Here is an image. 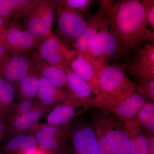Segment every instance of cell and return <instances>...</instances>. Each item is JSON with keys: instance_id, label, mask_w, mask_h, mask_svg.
I'll return each instance as SVG.
<instances>
[{"instance_id": "1", "label": "cell", "mask_w": 154, "mask_h": 154, "mask_svg": "<svg viewBox=\"0 0 154 154\" xmlns=\"http://www.w3.org/2000/svg\"><path fill=\"white\" fill-rule=\"evenodd\" d=\"M110 31L127 53L146 42H154V33L148 29L145 8L138 0H123L113 4L101 1Z\"/></svg>"}, {"instance_id": "2", "label": "cell", "mask_w": 154, "mask_h": 154, "mask_svg": "<svg viewBox=\"0 0 154 154\" xmlns=\"http://www.w3.org/2000/svg\"><path fill=\"white\" fill-rule=\"evenodd\" d=\"M125 65L107 64L101 68L97 78L99 95L87 100L91 106L106 109L136 93V86L127 75Z\"/></svg>"}, {"instance_id": "3", "label": "cell", "mask_w": 154, "mask_h": 154, "mask_svg": "<svg viewBox=\"0 0 154 154\" xmlns=\"http://www.w3.org/2000/svg\"><path fill=\"white\" fill-rule=\"evenodd\" d=\"M59 1H30L26 8L14 16L18 27L29 31L39 43L53 34L51 27Z\"/></svg>"}, {"instance_id": "4", "label": "cell", "mask_w": 154, "mask_h": 154, "mask_svg": "<svg viewBox=\"0 0 154 154\" xmlns=\"http://www.w3.org/2000/svg\"><path fill=\"white\" fill-rule=\"evenodd\" d=\"M126 53L110 31L108 21L94 36L87 55L100 69L116 56Z\"/></svg>"}, {"instance_id": "5", "label": "cell", "mask_w": 154, "mask_h": 154, "mask_svg": "<svg viewBox=\"0 0 154 154\" xmlns=\"http://www.w3.org/2000/svg\"><path fill=\"white\" fill-rule=\"evenodd\" d=\"M36 48L34 57L61 69L69 68L74 51L69 49L55 35L52 34L42 40Z\"/></svg>"}, {"instance_id": "6", "label": "cell", "mask_w": 154, "mask_h": 154, "mask_svg": "<svg viewBox=\"0 0 154 154\" xmlns=\"http://www.w3.org/2000/svg\"><path fill=\"white\" fill-rule=\"evenodd\" d=\"M58 29L67 47L72 46L86 30L88 21L82 14L61 6L58 3Z\"/></svg>"}, {"instance_id": "7", "label": "cell", "mask_w": 154, "mask_h": 154, "mask_svg": "<svg viewBox=\"0 0 154 154\" xmlns=\"http://www.w3.org/2000/svg\"><path fill=\"white\" fill-rule=\"evenodd\" d=\"M0 41L7 52L14 55L29 51L39 44L32 33L18 27L14 22L8 25L5 33L0 36Z\"/></svg>"}, {"instance_id": "8", "label": "cell", "mask_w": 154, "mask_h": 154, "mask_svg": "<svg viewBox=\"0 0 154 154\" xmlns=\"http://www.w3.org/2000/svg\"><path fill=\"white\" fill-rule=\"evenodd\" d=\"M102 130L107 142L116 154H131L129 137L116 122L107 114H101L94 119Z\"/></svg>"}, {"instance_id": "9", "label": "cell", "mask_w": 154, "mask_h": 154, "mask_svg": "<svg viewBox=\"0 0 154 154\" xmlns=\"http://www.w3.org/2000/svg\"><path fill=\"white\" fill-rule=\"evenodd\" d=\"M69 124L55 126L38 124L31 130L34 132L38 148L49 154H59L62 147V140Z\"/></svg>"}, {"instance_id": "10", "label": "cell", "mask_w": 154, "mask_h": 154, "mask_svg": "<svg viewBox=\"0 0 154 154\" xmlns=\"http://www.w3.org/2000/svg\"><path fill=\"white\" fill-rule=\"evenodd\" d=\"M36 99L39 105L51 109L58 104H72L82 101L77 98L69 89L63 90L56 87L41 75Z\"/></svg>"}, {"instance_id": "11", "label": "cell", "mask_w": 154, "mask_h": 154, "mask_svg": "<svg viewBox=\"0 0 154 154\" xmlns=\"http://www.w3.org/2000/svg\"><path fill=\"white\" fill-rule=\"evenodd\" d=\"M31 65L25 55L5 53L0 57V79L14 85L27 74Z\"/></svg>"}, {"instance_id": "12", "label": "cell", "mask_w": 154, "mask_h": 154, "mask_svg": "<svg viewBox=\"0 0 154 154\" xmlns=\"http://www.w3.org/2000/svg\"><path fill=\"white\" fill-rule=\"evenodd\" d=\"M125 66L138 78L154 79V42L145 43L136 49L129 64Z\"/></svg>"}, {"instance_id": "13", "label": "cell", "mask_w": 154, "mask_h": 154, "mask_svg": "<svg viewBox=\"0 0 154 154\" xmlns=\"http://www.w3.org/2000/svg\"><path fill=\"white\" fill-rule=\"evenodd\" d=\"M87 21L88 25L86 30L72 46V50L82 54L87 53L93 38L107 22L105 9L101 2L99 3L98 11L89 16Z\"/></svg>"}, {"instance_id": "14", "label": "cell", "mask_w": 154, "mask_h": 154, "mask_svg": "<svg viewBox=\"0 0 154 154\" xmlns=\"http://www.w3.org/2000/svg\"><path fill=\"white\" fill-rule=\"evenodd\" d=\"M50 110L38 105L25 115L6 119L4 137L9 138L17 134L31 130L44 113Z\"/></svg>"}, {"instance_id": "15", "label": "cell", "mask_w": 154, "mask_h": 154, "mask_svg": "<svg viewBox=\"0 0 154 154\" xmlns=\"http://www.w3.org/2000/svg\"><path fill=\"white\" fill-rule=\"evenodd\" d=\"M69 68L90 84L96 96L99 95L97 78L100 69L87 55L74 51L70 62Z\"/></svg>"}, {"instance_id": "16", "label": "cell", "mask_w": 154, "mask_h": 154, "mask_svg": "<svg viewBox=\"0 0 154 154\" xmlns=\"http://www.w3.org/2000/svg\"><path fill=\"white\" fill-rule=\"evenodd\" d=\"M75 154H98V141L95 131L90 127H80L72 138Z\"/></svg>"}, {"instance_id": "17", "label": "cell", "mask_w": 154, "mask_h": 154, "mask_svg": "<svg viewBox=\"0 0 154 154\" xmlns=\"http://www.w3.org/2000/svg\"><path fill=\"white\" fill-rule=\"evenodd\" d=\"M26 132L20 133L9 138L5 143L0 147V153L25 154L36 150L38 146L35 135Z\"/></svg>"}, {"instance_id": "18", "label": "cell", "mask_w": 154, "mask_h": 154, "mask_svg": "<svg viewBox=\"0 0 154 154\" xmlns=\"http://www.w3.org/2000/svg\"><path fill=\"white\" fill-rule=\"evenodd\" d=\"M146 102L144 96L136 93L128 96L120 103L107 107L105 110L124 122L131 120Z\"/></svg>"}, {"instance_id": "19", "label": "cell", "mask_w": 154, "mask_h": 154, "mask_svg": "<svg viewBox=\"0 0 154 154\" xmlns=\"http://www.w3.org/2000/svg\"><path fill=\"white\" fill-rule=\"evenodd\" d=\"M40 75V74L31 63L27 74L19 82L13 85L15 88L16 98L19 101L36 98Z\"/></svg>"}, {"instance_id": "20", "label": "cell", "mask_w": 154, "mask_h": 154, "mask_svg": "<svg viewBox=\"0 0 154 154\" xmlns=\"http://www.w3.org/2000/svg\"><path fill=\"white\" fill-rule=\"evenodd\" d=\"M81 106L89 107L90 105L83 100L78 103L57 105L47 116V124L55 126H62L68 124L72 119L81 113L76 110V108Z\"/></svg>"}, {"instance_id": "21", "label": "cell", "mask_w": 154, "mask_h": 154, "mask_svg": "<svg viewBox=\"0 0 154 154\" xmlns=\"http://www.w3.org/2000/svg\"><path fill=\"white\" fill-rule=\"evenodd\" d=\"M31 62L42 76L53 85L61 88L65 86L69 89L67 77L63 70L57 67L48 64L33 56Z\"/></svg>"}, {"instance_id": "22", "label": "cell", "mask_w": 154, "mask_h": 154, "mask_svg": "<svg viewBox=\"0 0 154 154\" xmlns=\"http://www.w3.org/2000/svg\"><path fill=\"white\" fill-rule=\"evenodd\" d=\"M123 122L125 131L130 140L131 154H148V139L145 133L131 120Z\"/></svg>"}, {"instance_id": "23", "label": "cell", "mask_w": 154, "mask_h": 154, "mask_svg": "<svg viewBox=\"0 0 154 154\" xmlns=\"http://www.w3.org/2000/svg\"><path fill=\"white\" fill-rule=\"evenodd\" d=\"M62 70L67 77L69 89L75 96L80 100L86 102L91 99L90 96L93 91L90 84L70 68L66 67Z\"/></svg>"}, {"instance_id": "24", "label": "cell", "mask_w": 154, "mask_h": 154, "mask_svg": "<svg viewBox=\"0 0 154 154\" xmlns=\"http://www.w3.org/2000/svg\"><path fill=\"white\" fill-rule=\"evenodd\" d=\"M16 99L15 88L11 83L0 79V115L5 119L11 112Z\"/></svg>"}, {"instance_id": "25", "label": "cell", "mask_w": 154, "mask_h": 154, "mask_svg": "<svg viewBox=\"0 0 154 154\" xmlns=\"http://www.w3.org/2000/svg\"><path fill=\"white\" fill-rule=\"evenodd\" d=\"M131 120L146 132L154 134V102H146Z\"/></svg>"}, {"instance_id": "26", "label": "cell", "mask_w": 154, "mask_h": 154, "mask_svg": "<svg viewBox=\"0 0 154 154\" xmlns=\"http://www.w3.org/2000/svg\"><path fill=\"white\" fill-rule=\"evenodd\" d=\"M30 2V0H0V17L5 27L11 17L20 13Z\"/></svg>"}, {"instance_id": "27", "label": "cell", "mask_w": 154, "mask_h": 154, "mask_svg": "<svg viewBox=\"0 0 154 154\" xmlns=\"http://www.w3.org/2000/svg\"><path fill=\"white\" fill-rule=\"evenodd\" d=\"M38 105L33 99H26L15 103L6 120L25 115Z\"/></svg>"}, {"instance_id": "28", "label": "cell", "mask_w": 154, "mask_h": 154, "mask_svg": "<svg viewBox=\"0 0 154 154\" xmlns=\"http://www.w3.org/2000/svg\"><path fill=\"white\" fill-rule=\"evenodd\" d=\"M137 91L138 93L145 96L151 102H154V79L149 78H138L136 84Z\"/></svg>"}, {"instance_id": "29", "label": "cell", "mask_w": 154, "mask_h": 154, "mask_svg": "<svg viewBox=\"0 0 154 154\" xmlns=\"http://www.w3.org/2000/svg\"><path fill=\"white\" fill-rule=\"evenodd\" d=\"M92 3V1L90 0H63L58 2L60 5L64 8L82 14L88 11Z\"/></svg>"}, {"instance_id": "30", "label": "cell", "mask_w": 154, "mask_h": 154, "mask_svg": "<svg viewBox=\"0 0 154 154\" xmlns=\"http://www.w3.org/2000/svg\"><path fill=\"white\" fill-rule=\"evenodd\" d=\"M95 125V133L98 141L99 152L98 154H116L107 142L104 134L98 125Z\"/></svg>"}, {"instance_id": "31", "label": "cell", "mask_w": 154, "mask_h": 154, "mask_svg": "<svg viewBox=\"0 0 154 154\" xmlns=\"http://www.w3.org/2000/svg\"><path fill=\"white\" fill-rule=\"evenodd\" d=\"M145 8L146 17L148 24L150 26L152 30L154 29V1L143 0L142 1Z\"/></svg>"}, {"instance_id": "32", "label": "cell", "mask_w": 154, "mask_h": 154, "mask_svg": "<svg viewBox=\"0 0 154 154\" xmlns=\"http://www.w3.org/2000/svg\"><path fill=\"white\" fill-rule=\"evenodd\" d=\"M148 139V154H154V136L153 134L145 132Z\"/></svg>"}, {"instance_id": "33", "label": "cell", "mask_w": 154, "mask_h": 154, "mask_svg": "<svg viewBox=\"0 0 154 154\" xmlns=\"http://www.w3.org/2000/svg\"><path fill=\"white\" fill-rule=\"evenodd\" d=\"M5 119L0 115V145L2 141L5 133Z\"/></svg>"}, {"instance_id": "34", "label": "cell", "mask_w": 154, "mask_h": 154, "mask_svg": "<svg viewBox=\"0 0 154 154\" xmlns=\"http://www.w3.org/2000/svg\"><path fill=\"white\" fill-rule=\"evenodd\" d=\"M25 154H49L46 152H44V151L38 148L36 149V150L34 151L30 152L28 153Z\"/></svg>"}, {"instance_id": "35", "label": "cell", "mask_w": 154, "mask_h": 154, "mask_svg": "<svg viewBox=\"0 0 154 154\" xmlns=\"http://www.w3.org/2000/svg\"><path fill=\"white\" fill-rule=\"evenodd\" d=\"M6 52H7V51L5 47L0 41V57Z\"/></svg>"}, {"instance_id": "36", "label": "cell", "mask_w": 154, "mask_h": 154, "mask_svg": "<svg viewBox=\"0 0 154 154\" xmlns=\"http://www.w3.org/2000/svg\"><path fill=\"white\" fill-rule=\"evenodd\" d=\"M6 28L5 27H0V36L5 33Z\"/></svg>"}, {"instance_id": "37", "label": "cell", "mask_w": 154, "mask_h": 154, "mask_svg": "<svg viewBox=\"0 0 154 154\" xmlns=\"http://www.w3.org/2000/svg\"><path fill=\"white\" fill-rule=\"evenodd\" d=\"M0 27H5L4 21H3V19L1 17H0Z\"/></svg>"}, {"instance_id": "38", "label": "cell", "mask_w": 154, "mask_h": 154, "mask_svg": "<svg viewBox=\"0 0 154 154\" xmlns=\"http://www.w3.org/2000/svg\"><path fill=\"white\" fill-rule=\"evenodd\" d=\"M0 154H1V153H0Z\"/></svg>"}]
</instances>
